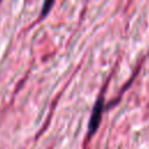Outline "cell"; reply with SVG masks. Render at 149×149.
<instances>
[{"label": "cell", "instance_id": "obj_1", "mask_svg": "<svg viewBox=\"0 0 149 149\" xmlns=\"http://www.w3.org/2000/svg\"><path fill=\"white\" fill-rule=\"evenodd\" d=\"M102 111H104V98L99 97L95 100V104L93 106L91 116H90V121H88V134L90 136L94 135L97 129L100 126V121L102 118Z\"/></svg>", "mask_w": 149, "mask_h": 149}, {"label": "cell", "instance_id": "obj_2", "mask_svg": "<svg viewBox=\"0 0 149 149\" xmlns=\"http://www.w3.org/2000/svg\"><path fill=\"white\" fill-rule=\"evenodd\" d=\"M54 3H55V0H44L43 1L42 9H41V17H45L50 13Z\"/></svg>", "mask_w": 149, "mask_h": 149}, {"label": "cell", "instance_id": "obj_3", "mask_svg": "<svg viewBox=\"0 0 149 149\" xmlns=\"http://www.w3.org/2000/svg\"><path fill=\"white\" fill-rule=\"evenodd\" d=\"M1 1H2V0H0V2H1Z\"/></svg>", "mask_w": 149, "mask_h": 149}]
</instances>
